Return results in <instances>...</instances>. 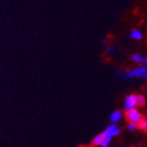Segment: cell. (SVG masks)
<instances>
[{"label":"cell","mask_w":147,"mask_h":147,"mask_svg":"<svg viewBox=\"0 0 147 147\" xmlns=\"http://www.w3.org/2000/svg\"><path fill=\"white\" fill-rule=\"evenodd\" d=\"M119 127H117V125H109V127H107L105 130V132H104V134H105V139H104L103 143L101 144V146L102 147H106L109 145V143H110L111 139H112L114 136H116L119 133Z\"/></svg>","instance_id":"1"},{"label":"cell","mask_w":147,"mask_h":147,"mask_svg":"<svg viewBox=\"0 0 147 147\" xmlns=\"http://www.w3.org/2000/svg\"><path fill=\"white\" fill-rule=\"evenodd\" d=\"M147 75V66H141L139 68H135L125 73L123 78H132V77H145Z\"/></svg>","instance_id":"2"},{"label":"cell","mask_w":147,"mask_h":147,"mask_svg":"<svg viewBox=\"0 0 147 147\" xmlns=\"http://www.w3.org/2000/svg\"><path fill=\"white\" fill-rule=\"evenodd\" d=\"M127 118L130 123H139V121L142 119V116H141V113L138 110H136L135 108L127 110Z\"/></svg>","instance_id":"3"},{"label":"cell","mask_w":147,"mask_h":147,"mask_svg":"<svg viewBox=\"0 0 147 147\" xmlns=\"http://www.w3.org/2000/svg\"><path fill=\"white\" fill-rule=\"evenodd\" d=\"M137 106V96L135 95H130L127 96L125 100V108L127 110L133 109Z\"/></svg>","instance_id":"4"},{"label":"cell","mask_w":147,"mask_h":147,"mask_svg":"<svg viewBox=\"0 0 147 147\" xmlns=\"http://www.w3.org/2000/svg\"><path fill=\"white\" fill-rule=\"evenodd\" d=\"M132 60L138 64H146L147 65V58H144V57L140 56L138 54L132 55Z\"/></svg>","instance_id":"5"},{"label":"cell","mask_w":147,"mask_h":147,"mask_svg":"<svg viewBox=\"0 0 147 147\" xmlns=\"http://www.w3.org/2000/svg\"><path fill=\"white\" fill-rule=\"evenodd\" d=\"M104 139H105V134H104V133H102V134H99L98 136H96V137L94 138L92 144H93V145H101L102 143H103Z\"/></svg>","instance_id":"6"},{"label":"cell","mask_w":147,"mask_h":147,"mask_svg":"<svg viewBox=\"0 0 147 147\" xmlns=\"http://www.w3.org/2000/svg\"><path fill=\"white\" fill-rule=\"evenodd\" d=\"M121 116H123V114H121V112L118 110L114 111V112L111 113V115H110V120L112 121V123H117L118 120L121 118Z\"/></svg>","instance_id":"7"},{"label":"cell","mask_w":147,"mask_h":147,"mask_svg":"<svg viewBox=\"0 0 147 147\" xmlns=\"http://www.w3.org/2000/svg\"><path fill=\"white\" fill-rule=\"evenodd\" d=\"M131 38H133V39L135 40H139L142 38V33L139 31V30H133L132 32H131Z\"/></svg>","instance_id":"8"},{"label":"cell","mask_w":147,"mask_h":147,"mask_svg":"<svg viewBox=\"0 0 147 147\" xmlns=\"http://www.w3.org/2000/svg\"><path fill=\"white\" fill-rule=\"evenodd\" d=\"M139 127L142 131H147V119L142 118V119L139 121Z\"/></svg>","instance_id":"9"},{"label":"cell","mask_w":147,"mask_h":147,"mask_svg":"<svg viewBox=\"0 0 147 147\" xmlns=\"http://www.w3.org/2000/svg\"><path fill=\"white\" fill-rule=\"evenodd\" d=\"M144 104H145V98H144V96H142V95L137 96V105L143 106Z\"/></svg>","instance_id":"10"},{"label":"cell","mask_w":147,"mask_h":147,"mask_svg":"<svg viewBox=\"0 0 147 147\" xmlns=\"http://www.w3.org/2000/svg\"><path fill=\"white\" fill-rule=\"evenodd\" d=\"M137 127V123H129V130L130 131H135Z\"/></svg>","instance_id":"11"},{"label":"cell","mask_w":147,"mask_h":147,"mask_svg":"<svg viewBox=\"0 0 147 147\" xmlns=\"http://www.w3.org/2000/svg\"><path fill=\"white\" fill-rule=\"evenodd\" d=\"M113 49H114V47H110L109 49H107V53H111V52L113 51Z\"/></svg>","instance_id":"12"},{"label":"cell","mask_w":147,"mask_h":147,"mask_svg":"<svg viewBox=\"0 0 147 147\" xmlns=\"http://www.w3.org/2000/svg\"><path fill=\"white\" fill-rule=\"evenodd\" d=\"M106 42H107V39H103V44H106Z\"/></svg>","instance_id":"13"},{"label":"cell","mask_w":147,"mask_h":147,"mask_svg":"<svg viewBox=\"0 0 147 147\" xmlns=\"http://www.w3.org/2000/svg\"><path fill=\"white\" fill-rule=\"evenodd\" d=\"M145 79H146V80H147V75H146V76H145Z\"/></svg>","instance_id":"14"}]
</instances>
